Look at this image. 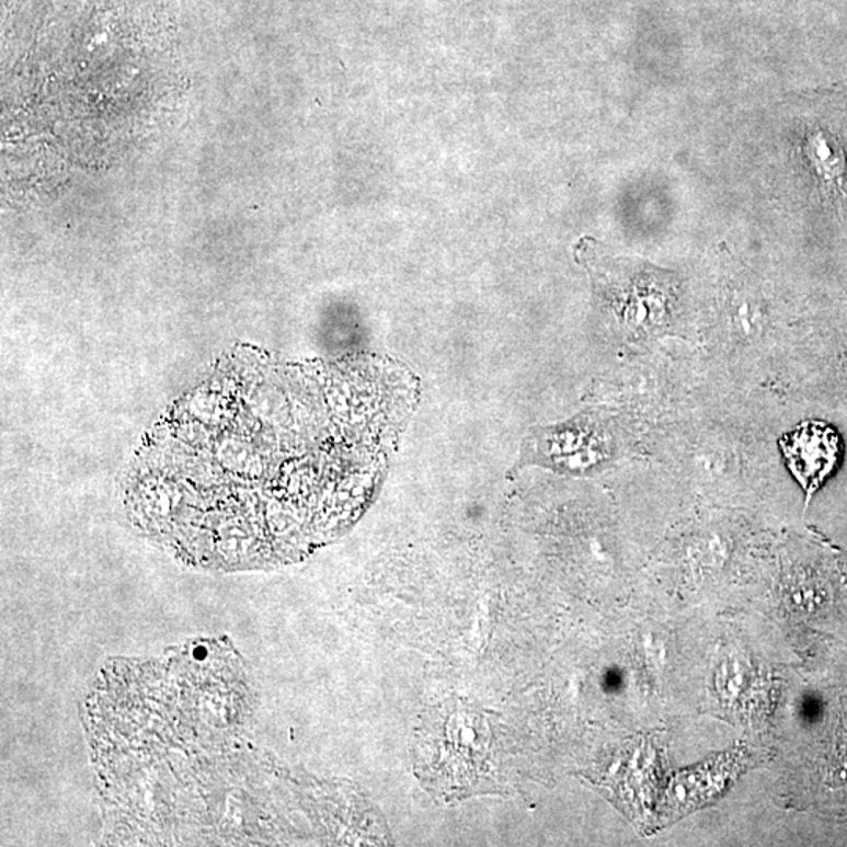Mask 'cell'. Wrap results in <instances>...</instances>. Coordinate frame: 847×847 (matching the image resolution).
<instances>
[{"label": "cell", "mask_w": 847, "mask_h": 847, "mask_svg": "<svg viewBox=\"0 0 847 847\" xmlns=\"http://www.w3.org/2000/svg\"><path fill=\"white\" fill-rule=\"evenodd\" d=\"M417 388L377 356H225L149 428L126 471L130 523L207 572L276 569L373 504Z\"/></svg>", "instance_id": "obj_1"}, {"label": "cell", "mask_w": 847, "mask_h": 847, "mask_svg": "<svg viewBox=\"0 0 847 847\" xmlns=\"http://www.w3.org/2000/svg\"><path fill=\"white\" fill-rule=\"evenodd\" d=\"M781 454L796 481L806 496L820 490L825 479L838 467L842 439L832 425L823 421H805L781 436Z\"/></svg>", "instance_id": "obj_2"}]
</instances>
